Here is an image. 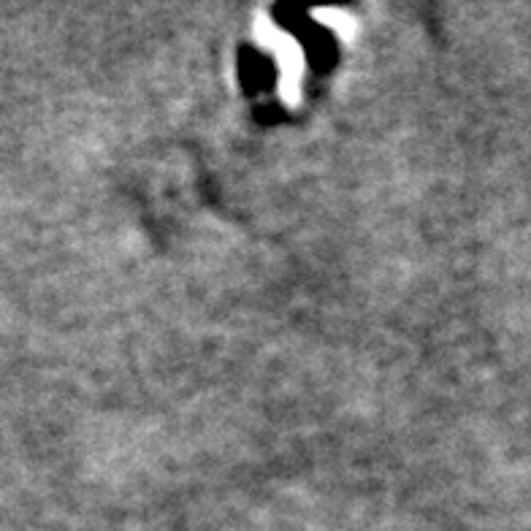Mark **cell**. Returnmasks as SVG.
<instances>
[{
	"label": "cell",
	"instance_id": "1",
	"mask_svg": "<svg viewBox=\"0 0 531 531\" xmlns=\"http://www.w3.org/2000/svg\"><path fill=\"white\" fill-rule=\"evenodd\" d=\"M258 36L266 47L274 52L277 63H280V93L288 103L299 101L301 90V74H304V57L296 41H290L277 25H271L266 19L258 22Z\"/></svg>",
	"mask_w": 531,
	"mask_h": 531
}]
</instances>
